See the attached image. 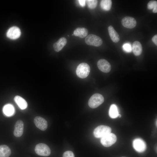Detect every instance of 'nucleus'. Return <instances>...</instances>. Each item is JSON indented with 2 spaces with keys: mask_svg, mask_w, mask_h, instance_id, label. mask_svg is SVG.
<instances>
[{
  "mask_svg": "<svg viewBox=\"0 0 157 157\" xmlns=\"http://www.w3.org/2000/svg\"><path fill=\"white\" fill-rule=\"evenodd\" d=\"M11 151L10 148L5 145H0V157H9Z\"/></svg>",
  "mask_w": 157,
  "mask_h": 157,
  "instance_id": "19",
  "label": "nucleus"
},
{
  "mask_svg": "<svg viewBox=\"0 0 157 157\" xmlns=\"http://www.w3.org/2000/svg\"><path fill=\"white\" fill-rule=\"evenodd\" d=\"M3 111L4 115L8 117L13 115L15 113L14 107L9 104H6L3 106Z\"/></svg>",
  "mask_w": 157,
  "mask_h": 157,
  "instance_id": "15",
  "label": "nucleus"
},
{
  "mask_svg": "<svg viewBox=\"0 0 157 157\" xmlns=\"http://www.w3.org/2000/svg\"><path fill=\"white\" fill-rule=\"evenodd\" d=\"M63 157H74L73 152L70 151L65 152L63 154Z\"/></svg>",
  "mask_w": 157,
  "mask_h": 157,
  "instance_id": "25",
  "label": "nucleus"
},
{
  "mask_svg": "<svg viewBox=\"0 0 157 157\" xmlns=\"http://www.w3.org/2000/svg\"><path fill=\"white\" fill-rule=\"evenodd\" d=\"M78 1L79 4L82 7H84L85 4V0H79Z\"/></svg>",
  "mask_w": 157,
  "mask_h": 157,
  "instance_id": "27",
  "label": "nucleus"
},
{
  "mask_svg": "<svg viewBox=\"0 0 157 157\" xmlns=\"http://www.w3.org/2000/svg\"><path fill=\"white\" fill-rule=\"evenodd\" d=\"M88 31V30L84 27H78L76 29L73 33L74 35L83 38L87 35Z\"/></svg>",
  "mask_w": 157,
  "mask_h": 157,
  "instance_id": "18",
  "label": "nucleus"
},
{
  "mask_svg": "<svg viewBox=\"0 0 157 157\" xmlns=\"http://www.w3.org/2000/svg\"><path fill=\"white\" fill-rule=\"evenodd\" d=\"M85 42L88 45L96 47L100 46L103 42L102 40L100 37L93 34L87 36L85 39Z\"/></svg>",
  "mask_w": 157,
  "mask_h": 157,
  "instance_id": "4",
  "label": "nucleus"
},
{
  "mask_svg": "<svg viewBox=\"0 0 157 157\" xmlns=\"http://www.w3.org/2000/svg\"><path fill=\"white\" fill-rule=\"evenodd\" d=\"M21 34L20 29L17 26H13L8 30L6 33V36L11 39L15 40L19 38Z\"/></svg>",
  "mask_w": 157,
  "mask_h": 157,
  "instance_id": "8",
  "label": "nucleus"
},
{
  "mask_svg": "<svg viewBox=\"0 0 157 157\" xmlns=\"http://www.w3.org/2000/svg\"><path fill=\"white\" fill-rule=\"evenodd\" d=\"M24 123L21 120H18L16 122L15 126L14 134L17 137L21 136L24 131Z\"/></svg>",
  "mask_w": 157,
  "mask_h": 157,
  "instance_id": "12",
  "label": "nucleus"
},
{
  "mask_svg": "<svg viewBox=\"0 0 157 157\" xmlns=\"http://www.w3.org/2000/svg\"><path fill=\"white\" fill-rule=\"evenodd\" d=\"M152 40L155 44L157 45V35H154L152 38Z\"/></svg>",
  "mask_w": 157,
  "mask_h": 157,
  "instance_id": "26",
  "label": "nucleus"
},
{
  "mask_svg": "<svg viewBox=\"0 0 157 157\" xmlns=\"http://www.w3.org/2000/svg\"><path fill=\"white\" fill-rule=\"evenodd\" d=\"M121 117V115H120V114H119V115H118V117Z\"/></svg>",
  "mask_w": 157,
  "mask_h": 157,
  "instance_id": "28",
  "label": "nucleus"
},
{
  "mask_svg": "<svg viewBox=\"0 0 157 157\" xmlns=\"http://www.w3.org/2000/svg\"><path fill=\"white\" fill-rule=\"evenodd\" d=\"M34 122L37 127L42 131H45L47 128V121L41 117H36L34 119Z\"/></svg>",
  "mask_w": 157,
  "mask_h": 157,
  "instance_id": "11",
  "label": "nucleus"
},
{
  "mask_svg": "<svg viewBox=\"0 0 157 157\" xmlns=\"http://www.w3.org/2000/svg\"><path fill=\"white\" fill-rule=\"evenodd\" d=\"M132 50L134 55L136 56L140 55L142 52V47L141 43L136 41L133 44Z\"/></svg>",
  "mask_w": 157,
  "mask_h": 157,
  "instance_id": "17",
  "label": "nucleus"
},
{
  "mask_svg": "<svg viewBox=\"0 0 157 157\" xmlns=\"http://www.w3.org/2000/svg\"><path fill=\"white\" fill-rule=\"evenodd\" d=\"M104 101V97L102 95L96 93L93 94L90 97L88 101V104L90 107L94 108L103 103Z\"/></svg>",
  "mask_w": 157,
  "mask_h": 157,
  "instance_id": "2",
  "label": "nucleus"
},
{
  "mask_svg": "<svg viewBox=\"0 0 157 157\" xmlns=\"http://www.w3.org/2000/svg\"><path fill=\"white\" fill-rule=\"evenodd\" d=\"M111 128L109 126L101 125L97 127L94 130L93 134L96 138H101L111 133Z\"/></svg>",
  "mask_w": 157,
  "mask_h": 157,
  "instance_id": "3",
  "label": "nucleus"
},
{
  "mask_svg": "<svg viewBox=\"0 0 157 157\" xmlns=\"http://www.w3.org/2000/svg\"><path fill=\"white\" fill-rule=\"evenodd\" d=\"M72 35H74V34H72Z\"/></svg>",
  "mask_w": 157,
  "mask_h": 157,
  "instance_id": "30",
  "label": "nucleus"
},
{
  "mask_svg": "<svg viewBox=\"0 0 157 157\" xmlns=\"http://www.w3.org/2000/svg\"><path fill=\"white\" fill-rule=\"evenodd\" d=\"M67 42L66 39L64 37L60 38L53 45L54 50L58 52L61 50L66 45Z\"/></svg>",
  "mask_w": 157,
  "mask_h": 157,
  "instance_id": "13",
  "label": "nucleus"
},
{
  "mask_svg": "<svg viewBox=\"0 0 157 157\" xmlns=\"http://www.w3.org/2000/svg\"><path fill=\"white\" fill-rule=\"evenodd\" d=\"M100 4L102 9L105 11H108L111 8L112 2L110 0H102L101 1Z\"/></svg>",
  "mask_w": 157,
  "mask_h": 157,
  "instance_id": "21",
  "label": "nucleus"
},
{
  "mask_svg": "<svg viewBox=\"0 0 157 157\" xmlns=\"http://www.w3.org/2000/svg\"><path fill=\"white\" fill-rule=\"evenodd\" d=\"M109 114L110 117L112 118H115L118 117L119 114L118 108L115 104L111 105L110 107Z\"/></svg>",
  "mask_w": 157,
  "mask_h": 157,
  "instance_id": "20",
  "label": "nucleus"
},
{
  "mask_svg": "<svg viewBox=\"0 0 157 157\" xmlns=\"http://www.w3.org/2000/svg\"><path fill=\"white\" fill-rule=\"evenodd\" d=\"M14 99L19 108L22 110H24L26 108L28 104L25 100L22 97L17 95L15 96Z\"/></svg>",
  "mask_w": 157,
  "mask_h": 157,
  "instance_id": "16",
  "label": "nucleus"
},
{
  "mask_svg": "<svg viewBox=\"0 0 157 157\" xmlns=\"http://www.w3.org/2000/svg\"><path fill=\"white\" fill-rule=\"evenodd\" d=\"M133 145L134 149L138 152L141 153L145 151L147 148L145 142L140 138H137L133 141Z\"/></svg>",
  "mask_w": 157,
  "mask_h": 157,
  "instance_id": "7",
  "label": "nucleus"
},
{
  "mask_svg": "<svg viewBox=\"0 0 157 157\" xmlns=\"http://www.w3.org/2000/svg\"><path fill=\"white\" fill-rule=\"evenodd\" d=\"M117 140V138L115 135L110 133L101 138V142L104 146L108 147L114 144Z\"/></svg>",
  "mask_w": 157,
  "mask_h": 157,
  "instance_id": "6",
  "label": "nucleus"
},
{
  "mask_svg": "<svg viewBox=\"0 0 157 157\" xmlns=\"http://www.w3.org/2000/svg\"><path fill=\"white\" fill-rule=\"evenodd\" d=\"M147 7L149 10L153 9L154 13H157V2L156 1H151L147 4Z\"/></svg>",
  "mask_w": 157,
  "mask_h": 157,
  "instance_id": "22",
  "label": "nucleus"
},
{
  "mask_svg": "<svg viewBox=\"0 0 157 157\" xmlns=\"http://www.w3.org/2000/svg\"><path fill=\"white\" fill-rule=\"evenodd\" d=\"M99 69L103 72L107 73L110 71L111 66L110 63L104 59H101L97 63Z\"/></svg>",
  "mask_w": 157,
  "mask_h": 157,
  "instance_id": "10",
  "label": "nucleus"
},
{
  "mask_svg": "<svg viewBox=\"0 0 157 157\" xmlns=\"http://www.w3.org/2000/svg\"><path fill=\"white\" fill-rule=\"evenodd\" d=\"M121 23L124 27L129 28L135 27L137 24L136 21L134 18L129 16L123 18L122 20Z\"/></svg>",
  "mask_w": 157,
  "mask_h": 157,
  "instance_id": "9",
  "label": "nucleus"
},
{
  "mask_svg": "<svg viewBox=\"0 0 157 157\" xmlns=\"http://www.w3.org/2000/svg\"><path fill=\"white\" fill-rule=\"evenodd\" d=\"M108 30L110 36L112 41L115 42H118L119 40V36L118 33L112 26L108 27Z\"/></svg>",
  "mask_w": 157,
  "mask_h": 157,
  "instance_id": "14",
  "label": "nucleus"
},
{
  "mask_svg": "<svg viewBox=\"0 0 157 157\" xmlns=\"http://www.w3.org/2000/svg\"><path fill=\"white\" fill-rule=\"evenodd\" d=\"M90 71V67L87 63H83L77 66L76 73L79 77L84 78H86L89 74Z\"/></svg>",
  "mask_w": 157,
  "mask_h": 157,
  "instance_id": "1",
  "label": "nucleus"
},
{
  "mask_svg": "<svg viewBox=\"0 0 157 157\" xmlns=\"http://www.w3.org/2000/svg\"><path fill=\"white\" fill-rule=\"evenodd\" d=\"M35 151L37 154L42 156H47L51 154L50 148L44 143H39L36 145Z\"/></svg>",
  "mask_w": 157,
  "mask_h": 157,
  "instance_id": "5",
  "label": "nucleus"
},
{
  "mask_svg": "<svg viewBox=\"0 0 157 157\" xmlns=\"http://www.w3.org/2000/svg\"></svg>",
  "mask_w": 157,
  "mask_h": 157,
  "instance_id": "31",
  "label": "nucleus"
},
{
  "mask_svg": "<svg viewBox=\"0 0 157 157\" xmlns=\"http://www.w3.org/2000/svg\"><path fill=\"white\" fill-rule=\"evenodd\" d=\"M156 126H157V120H156Z\"/></svg>",
  "mask_w": 157,
  "mask_h": 157,
  "instance_id": "29",
  "label": "nucleus"
},
{
  "mask_svg": "<svg viewBox=\"0 0 157 157\" xmlns=\"http://www.w3.org/2000/svg\"><path fill=\"white\" fill-rule=\"evenodd\" d=\"M123 49L126 52H131L132 48L131 44L129 43H126L124 44L123 46Z\"/></svg>",
  "mask_w": 157,
  "mask_h": 157,
  "instance_id": "24",
  "label": "nucleus"
},
{
  "mask_svg": "<svg viewBox=\"0 0 157 157\" xmlns=\"http://www.w3.org/2000/svg\"><path fill=\"white\" fill-rule=\"evenodd\" d=\"M88 7L90 9L95 8L97 6L98 1L96 0H86Z\"/></svg>",
  "mask_w": 157,
  "mask_h": 157,
  "instance_id": "23",
  "label": "nucleus"
}]
</instances>
